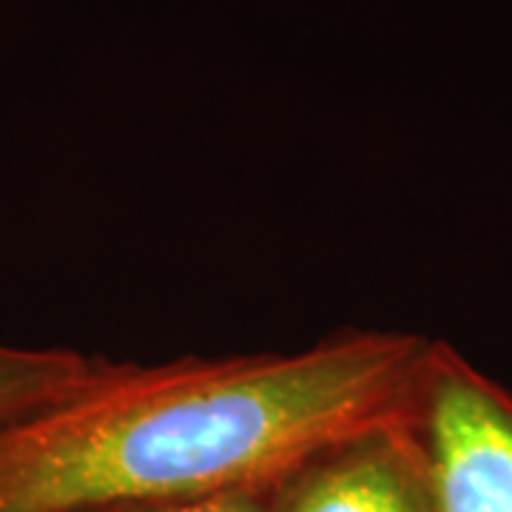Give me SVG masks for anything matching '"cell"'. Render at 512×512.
<instances>
[{
	"mask_svg": "<svg viewBox=\"0 0 512 512\" xmlns=\"http://www.w3.org/2000/svg\"><path fill=\"white\" fill-rule=\"evenodd\" d=\"M430 339L345 330L271 353L97 359L0 424V512H131L262 493L396 419Z\"/></svg>",
	"mask_w": 512,
	"mask_h": 512,
	"instance_id": "1",
	"label": "cell"
},
{
	"mask_svg": "<svg viewBox=\"0 0 512 512\" xmlns=\"http://www.w3.org/2000/svg\"><path fill=\"white\" fill-rule=\"evenodd\" d=\"M399 424L433 512H512V390L430 339Z\"/></svg>",
	"mask_w": 512,
	"mask_h": 512,
	"instance_id": "2",
	"label": "cell"
},
{
	"mask_svg": "<svg viewBox=\"0 0 512 512\" xmlns=\"http://www.w3.org/2000/svg\"><path fill=\"white\" fill-rule=\"evenodd\" d=\"M97 356L72 348H18L0 342V424L66 393Z\"/></svg>",
	"mask_w": 512,
	"mask_h": 512,
	"instance_id": "4",
	"label": "cell"
},
{
	"mask_svg": "<svg viewBox=\"0 0 512 512\" xmlns=\"http://www.w3.org/2000/svg\"><path fill=\"white\" fill-rule=\"evenodd\" d=\"M291 481L288 512H433L399 413L379 430L316 458Z\"/></svg>",
	"mask_w": 512,
	"mask_h": 512,
	"instance_id": "3",
	"label": "cell"
},
{
	"mask_svg": "<svg viewBox=\"0 0 512 512\" xmlns=\"http://www.w3.org/2000/svg\"><path fill=\"white\" fill-rule=\"evenodd\" d=\"M131 512H265L256 493H228L211 495V498H194V501H177L163 507H148V510Z\"/></svg>",
	"mask_w": 512,
	"mask_h": 512,
	"instance_id": "5",
	"label": "cell"
}]
</instances>
